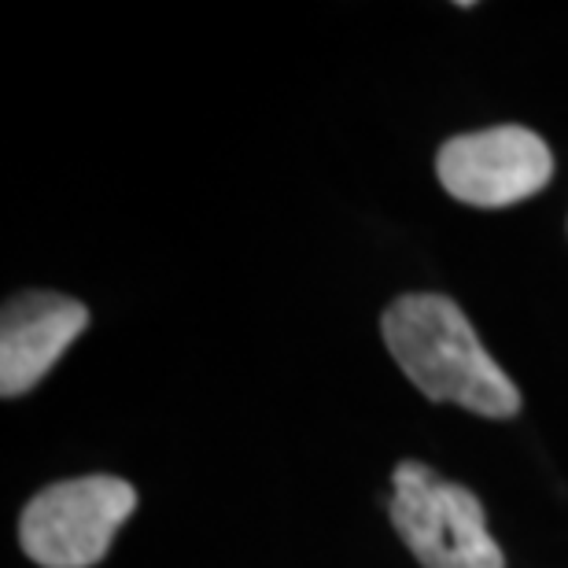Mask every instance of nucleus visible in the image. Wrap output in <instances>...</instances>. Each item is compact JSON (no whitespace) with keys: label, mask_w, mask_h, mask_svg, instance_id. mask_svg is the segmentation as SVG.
I'll list each match as a JSON object with an SVG mask.
<instances>
[{"label":"nucleus","mask_w":568,"mask_h":568,"mask_svg":"<svg viewBox=\"0 0 568 568\" xmlns=\"http://www.w3.org/2000/svg\"><path fill=\"white\" fill-rule=\"evenodd\" d=\"M392 358L432 403H458L480 417H514L520 410L517 384L487 355L469 317L436 292L399 295L381 317Z\"/></svg>","instance_id":"1"},{"label":"nucleus","mask_w":568,"mask_h":568,"mask_svg":"<svg viewBox=\"0 0 568 568\" xmlns=\"http://www.w3.org/2000/svg\"><path fill=\"white\" fill-rule=\"evenodd\" d=\"M388 514L425 568H506L480 498L425 462L395 465Z\"/></svg>","instance_id":"2"},{"label":"nucleus","mask_w":568,"mask_h":568,"mask_svg":"<svg viewBox=\"0 0 568 568\" xmlns=\"http://www.w3.org/2000/svg\"><path fill=\"white\" fill-rule=\"evenodd\" d=\"M138 509V491L119 476H78L33 495L19 520V542L41 568H93Z\"/></svg>","instance_id":"3"},{"label":"nucleus","mask_w":568,"mask_h":568,"mask_svg":"<svg viewBox=\"0 0 568 568\" xmlns=\"http://www.w3.org/2000/svg\"><path fill=\"white\" fill-rule=\"evenodd\" d=\"M436 174L454 200L473 207H509L554 178V155L539 133L495 126L450 138L436 155Z\"/></svg>","instance_id":"4"},{"label":"nucleus","mask_w":568,"mask_h":568,"mask_svg":"<svg viewBox=\"0 0 568 568\" xmlns=\"http://www.w3.org/2000/svg\"><path fill=\"white\" fill-rule=\"evenodd\" d=\"M89 311L55 292H19L0 317V392L4 399L27 395L67 347L82 336Z\"/></svg>","instance_id":"5"}]
</instances>
